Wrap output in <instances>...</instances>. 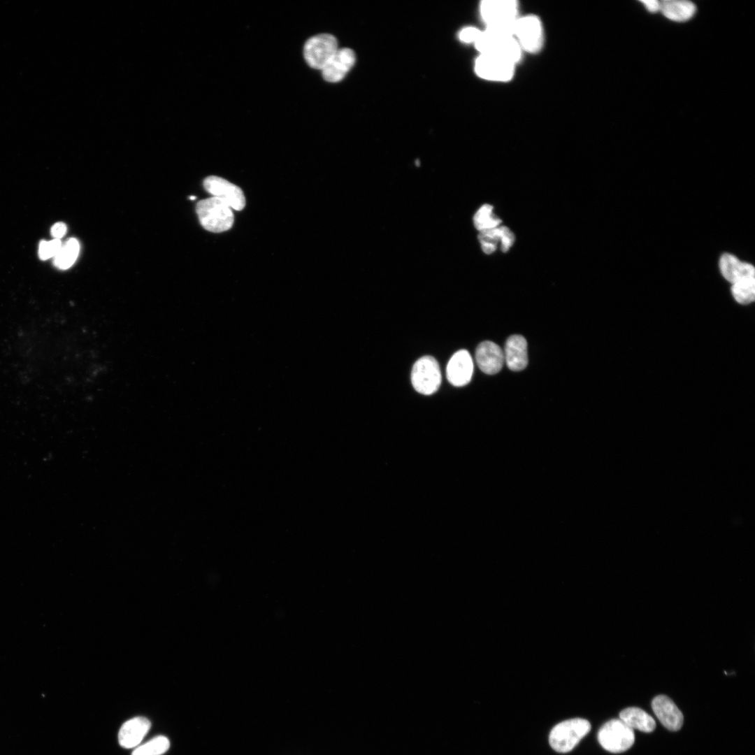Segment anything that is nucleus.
Masks as SVG:
<instances>
[{
    "label": "nucleus",
    "mask_w": 755,
    "mask_h": 755,
    "mask_svg": "<svg viewBox=\"0 0 755 755\" xmlns=\"http://www.w3.org/2000/svg\"><path fill=\"white\" fill-rule=\"evenodd\" d=\"M480 14L486 29L512 34L519 17V3L515 0H484L480 4Z\"/></svg>",
    "instance_id": "nucleus-1"
},
{
    "label": "nucleus",
    "mask_w": 755,
    "mask_h": 755,
    "mask_svg": "<svg viewBox=\"0 0 755 755\" xmlns=\"http://www.w3.org/2000/svg\"><path fill=\"white\" fill-rule=\"evenodd\" d=\"M480 54L498 57L517 64L522 59L521 50L510 33L484 29L474 43Z\"/></svg>",
    "instance_id": "nucleus-2"
},
{
    "label": "nucleus",
    "mask_w": 755,
    "mask_h": 755,
    "mask_svg": "<svg viewBox=\"0 0 755 755\" xmlns=\"http://www.w3.org/2000/svg\"><path fill=\"white\" fill-rule=\"evenodd\" d=\"M196 210L201 224L209 231L223 232L230 229L233 224L231 208L219 198L213 196L200 201Z\"/></svg>",
    "instance_id": "nucleus-3"
},
{
    "label": "nucleus",
    "mask_w": 755,
    "mask_h": 755,
    "mask_svg": "<svg viewBox=\"0 0 755 755\" xmlns=\"http://www.w3.org/2000/svg\"><path fill=\"white\" fill-rule=\"evenodd\" d=\"M590 723L582 718L570 719L552 728L549 735L552 748L559 753L571 751L589 732Z\"/></svg>",
    "instance_id": "nucleus-4"
},
{
    "label": "nucleus",
    "mask_w": 755,
    "mask_h": 755,
    "mask_svg": "<svg viewBox=\"0 0 755 755\" xmlns=\"http://www.w3.org/2000/svg\"><path fill=\"white\" fill-rule=\"evenodd\" d=\"M512 35L522 52L537 53L543 45L542 23L536 15L519 16L513 27Z\"/></svg>",
    "instance_id": "nucleus-5"
},
{
    "label": "nucleus",
    "mask_w": 755,
    "mask_h": 755,
    "mask_svg": "<svg viewBox=\"0 0 755 755\" xmlns=\"http://www.w3.org/2000/svg\"><path fill=\"white\" fill-rule=\"evenodd\" d=\"M598 740L605 750L612 753H621L632 747L635 735L633 729L621 719H612L600 728Z\"/></svg>",
    "instance_id": "nucleus-6"
},
{
    "label": "nucleus",
    "mask_w": 755,
    "mask_h": 755,
    "mask_svg": "<svg viewBox=\"0 0 755 755\" xmlns=\"http://www.w3.org/2000/svg\"><path fill=\"white\" fill-rule=\"evenodd\" d=\"M441 380L439 365L433 357L424 356L414 364L411 382L419 394L430 395L435 393L440 386Z\"/></svg>",
    "instance_id": "nucleus-7"
},
{
    "label": "nucleus",
    "mask_w": 755,
    "mask_h": 755,
    "mask_svg": "<svg viewBox=\"0 0 755 755\" xmlns=\"http://www.w3.org/2000/svg\"><path fill=\"white\" fill-rule=\"evenodd\" d=\"M338 49V42L335 36L329 34H317L305 42L303 48L304 58L310 67L322 71Z\"/></svg>",
    "instance_id": "nucleus-8"
},
{
    "label": "nucleus",
    "mask_w": 755,
    "mask_h": 755,
    "mask_svg": "<svg viewBox=\"0 0 755 755\" xmlns=\"http://www.w3.org/2000/svg\"><path fill=\"white\" fill-rule=\"evenodd\" d=\"M516 64L507 59L485 54H480L475 61L476 75L491 82L510 81L515 75Z\"/></svg>",
    "instance_id": "nucleus-9"
},
{
    "label": "nucleus",
    "mask_w": 755,
    "mask_h": 755,
    "mask_svg": "<svg viewBox=\"0 0 755 755\" xmlns=\"http://www.w3.org/2000/svg\"><path fill=\"white\" fill-rule=\"evenodd\" d=\"M205 189L214 197L219 198L231 208L241 210L245 206V199L242 189L228 180L211 175L203 180Z\"/></svg>",
    "instance_id": "nucleus-10"
},
{
    "label": "nucleus",
    "mask_w": 755,
    "mask_h": 755,
    "mask_svg": "<svg viewBox=\"0 0 755 755\" xmlns=\"http://www.w3.org/2000/svg\"><path fill=\"white\" fill-rule=\"evenodd\" d=\"M473 373V359L466 350L456 352L449 360L446 368L447 380L455 387L467 384L471 380Z\"/></svg>",
    "instance_id": "nucleus-11"
},
{
    "label": "nucleus",
    "mask_w": 755,
    "mask_h": 755,
    "mask_svg": "<svg viewBox=\"0 0 755 755\" xmlns=\"http://www.w3.org/2000/svg\"><path fill=\"white\" fill-rule=\"evenodd\" d=\"M356 61L354 52L350 48H338L333 57L322 70L324 79L329 82L343 80Z\"/></svg>",
    "instance_id": "nucleus-12"
},
{
    "label": "nucleus",
    "mask_w": 755,
    "mask_h": 755,
    "mask_svg": "<svg viewBox=\"0 0 755 755\" xmlns=\"http://www.w3.org/2000/svg\"><path fill=\"white\" fill-rule=\"evenodd\" d=\"M475 359L479 368L488 375L499 372L505 362L502 349L495 343L489 340L482 342L477 345Z\"/></svg>",
    "instance_id": "nucleus-13"
},
{
    "label": "nucleus",
    "mask_w": 755,
    "mask_h": 755,
    "mask_svg": "<svg viewBox=\"0 0 755 755\" xmlns=\"http://www.w3.org/2000/svg\"><path fill=\"white\" fill-rule=\"evenodd\" d=\"M652 707L664 727L673 731L680 729L684 721L683 714L670 698L664 695L657 696L652 702Z\"/></svg>",
    "instance_id": "nucleus-14"
},
{
    "label": "nucleus",
    "mask_w": 755,
    "mask_h": 755,
    "mask_svg": "<svg viewBox=\"0 0 755 755\" xmlns=\"http://www.w3.org/2000/svg\"><path fill=\"white\" fill-rule=\"evenodd\" d=\"M504 359L509 369L519 371L528 364L527 342L521 335H512L505 343Z\"/></svg>",
    "instance_id": "nucleus-15"
},
{
    "label": "nucleus",
    "mask_w": 755,
    "mask_h": 755,
    "mask_svg": "<svg viewBox=\"0 0 755 755\" xmlns=\"http://www.w3.org/2000/svg\"><path fill=\"white\" fill-rule=\"evenodd\" d=\"M150 726V721L143 717H137L127 721L119 731L120 745L127 749L137 746L147 734Z\"/></svg>",
    "instance_id": "nucleus-16"
},
{
    "label": "nucleus",
    "mask_w": 755,
    "mask_h": 755,
    "mask_svg": "<svg viewBox=\"0 0 755 755\" xmlns=\"http://www.w3.org/2000/svg\"><path fill=\"white\" fill-rule=\"evenodd\" d=\"M719 266L723 277L731 284L745 278L755 277L753 265L742 261L728 253L721 256Z\"/></svg>",
    "instance_id": "nucleus-17"
},
{
    "label": "nucleus",
    "mask_w": 755,
    "mask_h": 755,
    "mask_svg": "<svg viewBox=\"0 0 755 755\" xmlns=\"http://www.w3.org/2000/svg\"><path fill=\"white\" fill-rule=\"evenodd\" d=\"M477 238L482 251L487 254L496 250L498 240H501V249L503 252H508L515 241L513 233L504 226L481 231Z\"/></svg>",
    "instance_id": "nucleus-18"
},
{
    "label": "nucleus",
    "mask_w": 755,
    "mask_h": 755,
    "mask_svg": "<svg viewBox=\"0 0 755 755\" xmlns=\"http://www.w3.org/2000/svg\"><path fill=\"white\" fill-rule=\"evenodd\" d=\"M696 11V5L686 0H663L661 1L660 12L667 19L684 22L692 18Z\"/></svg>",
    "instance_id": "nucleus-19"
},
{
    "label": "nucleus",
    "mask_w": 755,
    "mask_h": 755,
    "mask_svg": "<svg viewBox=\"0 0 755 755\" xmlns=\"http://www.w3.org/2000/svg\"><path fill=\"white\" fill-rule=\"evenodd\" d=\"M619 719L631 728L645 733L652 732L656 728V722L652 717L635 707L623 710L619 714Z\"/></svg>",
    "instance_id": "nucleus-20"
},
{
    "label": "nucleus",
    "mask_w": 755,
    "mask_h": 755,
    "mask_svg": "<svg viewBox=\"0 0 755 755\" xmlns=\"http://www.w3.org/2000/svg\"><path fill=\"white\" fill-rule=\"evenodd\" d=\"M80 251V244L77 239L69 238L62 245L59 252L54 257L55 265L60 269L70 268L76 261Z\"/></svg>",
    "instance_id": "nucleus-21"
},
{
    "label": "nucleus",
    "mask_w": 755,
    "mask_h": 755,
    "mask_svg": "<svg viewBox=\"0 0 755 755\" xmlns=\"http://www.w3.org/2000/svg\"><path fill=\"white\" fill-rule=\"evenodd\" d=\"M731 293L740 304L752 303L755 299V277L745 278L732 284Z\"/></svg>",
    "instance_id": "nucleus-22"
},
{
    "label": "nucleus",
    "mask_w": 755,
    "mask_h": 755,
    "mask_svg": "<svg viewBox=\"0 0 755 755\" xmlns=\"http://www.w3.org/2000/svg\"><path fill=\"white\" fill-rule=\"evenodd\" d=\"M493 206L489 204L482 206L473 217V223L479 231L497 227L502 222L493 214Z\"/></svg>",
    "instance_id": "nucleus-23"
},
{
    "label": "nucleus",
    "mask_w": 755,
    "mask_h": 755,
    "mask_svg": "<svg viewBox=\"0 0 755 755\" xmlns=\"http://www.w3.org/2000/svg\"><path fill=\"white\" fill-rule=\"evenodd\" d=\"M170 742L166 737L157 736L137 747L131 755H162L168 751Z\"/></svg>",
    "instance_id": "nucleus-24"
},
{
    "label": "nucleus",
    "mask_w": 755,
    "mask_h": 755,
    "mask_svg": "<svg viewBox=\"0 0 755 755\" xmlns=\"http://www.w3.org/2000/svg\"><path fill=\"white\" fill-rule=\"evenodd\" d=\"M62 246L60 239L55 238L50 241L42 240L39 245L38 254L43 260L55 257Z\"/></svg>",
    "instance_id": "nucleus-25"
},
{
    "label": "nucleus",
    "mask_w": 755,
    "mask_h": 755,
    "mask_svg": "<svg viewBox=\"0 0 755 755\" xmlns=\"http://www.w3.org/2000/svg\"><path fill=\"white\" fill-rule=\"evenodd\" d=\"M482 30L475 27H467L462 29L459 34V40L465 43H475L479 38Z\"/></svg>",
    "instance_id": "nucleus-26"
},
{
    "label": "nucleus",
    "mask_w": 755,
    "mask_h": 755,
    "mask_svg": "<svg viewBox=\"0 0 755 755\" xmlns=\"http://www.w3.org/2000/svg\"><path fill=\"white\" fill-rule=\"evenodd\" d=\"M66 232V226L64 223L57 222L51 228V233L55 238L60 239Z\"/></svg>",
    "instance_id": "nucleus-27"
},
{
    "label": "nucleus",
    "mask_w": 755,
    "mask_h": 755,
    "mask_svg": "<svg viewBox=\"0 0 755 755\" xmlns=\"http://www.w3.org/2000/svg\"><path fill=\"white\" fill-rule=\"evenodd\" d=\"M640 2L649 13H655L660 12L661 1L658 0H642Z\"/></svg>",
    "instance_id": "nucleus-28"
},
{
    "label": "nucleus",
    "mask_w": 755,
    "mask_h": 755,
    "mask_svg": "<svg viewBox=\"0 0 755 755\" xmlns=\"http://www.w3.org/2000/svg\"><path fill=\"white\" fill-rule=\"evenodd\" d=\"M196 199V196H189V199H191V200H194V199Z\"/></svg>",
    "instance_id": "nucleus-29"
}]
</instances>
